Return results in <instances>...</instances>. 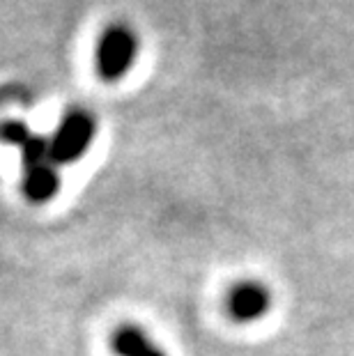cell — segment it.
I'll list each match as a JSON object with an SVG mask.
<instances>
[{
  "label": "cell",
  "mask_w": 354,
  "mask_h": 356,
  "mask_svg": "<svg viewBox=\"0 0 354 356\" xmlns=\"http://www.w3.org/2000/svg\"><path fill=\"white\" fill-rule=\"evenodd\" d=\"M143 356H166V354H163L161 350H156V347L152 345V347H150V350H147L145 354H143Z\"/></svg>",
  "instance_id": "cell-7"
},
{
  "label": "cell",
  "mask_w": 354,
  "mask_h": 356,
  "mask_svg": "<svg viewBox=\"0 0 354 356\" xmlns=\"http://www.w3.org/2000/svg\"><path fill=\"white\" fill-rule=\"evenodd\" d=\"M138 53H140V44L134 28L124 24H113L104 30L99 42H97V51H95L97 74L108 83L124 79L134 70V65H136Z\"/></svg>",
  "instance_id": "cell-1"
},
{
  "label": "cell",
  "mask_w": 354,
  "mask_h": 356,
  "mask_svg": "<svg viewBox=\"0 0 354 356\" xmlns=\"http://www.w3.org/2000/svg\"><path fill=\"white\" fill-rule=\"evenodd\" d=\"M30 136H33V131H30L26 122H19V120L0 122V140L7 143V145H14L21 149L30 140Z\"/></svg>",
  "instance_id": "cell-6"
},
{
  "label": "cell",
  "mask_w": 354,
  "mask_h": 356,
  "mask_svg": "<svg viewBox=\"0 0 354 356\" xmlns=\"http://www.w3.org/2000/svg\"><path fill=\"white\" fill-rule=\"evenodd\" d=\"M97 134L95 118L86 111H72L60 120L56 134L49 138L51 159L56 165L74 163L88 152L90 143Z\"/></svg>",
  "instance_id": "cell-2"
},
{
  "label": "cell",
  "mask_w": 354,
  "mask_h": 356,
  "mask_svg": "<svg viewBox=\"0 0 354 356\" xmlns=\"http://www.w3.org/2000/svg\"><path fill=\"white\" fill-rule=\"evenodd\" d=\"M113 352L118 356H143L152 343L147 340V336L136 327H122L115 331V336L111 340Z\"/></svg>",
  "instance_id": "cell-5"
},
{
  "label": "cell",
  "mask_w": 354,
  "mask_h": 356,
  "mask_svg": "<svg viewBox=\"0 0 354 356\" xmlns=\"http://www.w3.org/2000/svg\"><path fill=\"white\" fill-rule=\"evenodd\" d=\"M60 188V175L54 161H44L40 165L24 170V193L33 202H49Z\"/></svg>",
  "instance_id": "cell-4"
},
{
  "label": "cell",
  "mask_w": 354,
  "mask_h": 356,
  "mask_svg": "<svg viewBox=\"0 0 354 356\" xmlns=\"http://www.w3.org/2000/svg\"><path fill=\"white\" fill-rule=\"evenodd\" d=\"M272 297L265 285L255 283V280H244L232 287L228 294V310L230 315L239 322H253L260 320L262 315L269 310Z\"/></svg>",
  "instance_id": "cell-3"
}]
</instances>
